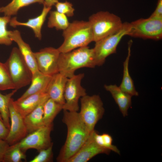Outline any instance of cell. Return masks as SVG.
Here are the masks:
<instances>
[{"label":"cell","mask_w":162,"mask_h":162,"mask_svg":"<svg viewBox=\"0 0 162 162\" xmlns=\"http://www.w3.org/2000/svg\"><path fill=\"white\" fill-rule=\"evenodd\" d=\"M130 25L127 35L155 40L162 38V19L149 16L134 21Z\"/></svg>","instance_id":"obj_8"},{"label":"cell","mask_w":162,"mask_h":162,"mask_svg":"<svg viewBox=\"0 0 162 162\" xmlns=\"http://www.w3.org/2000/svg\"><path fill=\"white\" fill-rule=\"evenodd\" d=\"M44 3L43 4H45L48 7H52L55 5L56 4L58 1V0H44Z\"/></svg>","instance_id":"obj_35"},{"label":"cell","mask_w":162,"mask_h":162,"mask_svg":"<svg viewBox=\"0 0 162 162\" xmlns=\"http://www.w3.org/2000/svg\"><path fill=\"white\" fill-rule=\"evenodd\" d=\"M13 100L11 98L9 105L11 125L8 134L5 140L9 145L20 142L28 133L24 118L14 108Z\"/></svg>","instance_id":"obj_12"},{"label":"cell","mask_w":162,"mask_h":162,"mask_svg":"<svg viewBox=\"0 0 162 162\" xmlns=\"http://www.w3.org/2000/svg\"><path fill=\"white\" fill-rule=\"evenodd\" d=\"M62 121L67 127V136L56 160L58 162H67L80 149L91 132L78 112L63 110Z\"/></svg>","instance_id":"obj_1"},{"label":"cell","mask_w":162,"mask_h":162,"mask_svg":"<svg viewBox=\"0 0 162 162\" xmlns=\"http://www.w3.org/2000/svg\"><path fill=\"white\" fill-rule=\"evenodd\" d=\"M64 41L57 49L60 53L67 52L87 46L93 41L91 26L88 21L75 20L63 31Z\"/></svg>","instance_id":"obj_3"},{"label":"cell","mask_w":162,"mask_h":162,"mask_svg":"<svg viewBox=\"0 0 162 162\" xmlns=\"http://www.w3.org/2000/svg\"><path fill=\"white\" fill-rule=\"evenodd\" d=\"M51 77V76L42 73L39 70L33 74L30 86L17 100H21L34 94L46 93Z\"/></svg>","instance_id":"obj_19"},{"label":"cell","mask_w":162,"mask_h":162,"mask_svg":"<svg viewBox=\"0 0 162 162\" xmlns=\"http://www.w3.org/2000/svg\"><path fill=\"white\" fill-rule=\"evenodd\" d=\"M68 78L59 72L54 74L52 76L46 91L50 98L63 105L65 103L64 91Z\"/></svg>","instance_id":"obj_15"},{"label":"cell","mask_w":162,"mask_h":162,"mask_svg":"<svg viewBox=\"0 0 162 162\" xmlns=\"http://www.w3.org/2000/svg\"><path fill=\"white\" fill-rule=\"evenodd\" d=\"M40 14L34 18L29 19L26 22H21L18 21L16 17L11 18L9 25L15 28L17 26H22L27 27L33 31L36 38L39 40L42 38L41 29L45 21L46 17L50 11L52 7H48L44 4Z\"/></svg>","instance_id":"obj_14"},{"label":"cell","mask_w":162,"mask_h":162,"mask_svg":"<svg viewBox=\"0 0 162 162\" xmlns=\"http://www.w3.org/2000/svg\"><path fill=\"white\" fill-rule=\"evenodd\" d=\"M25 152L20 148L19 142L9 145L4 156L3 162H21L26 160Z\"/></svg>","instance_id":"obj_25"},{"label":"cell","mask_w":162,"mask_h":162,"mask_svg":"<svg viewBox=\"0 0 162 162\" xmlns=\"http://www.w3.org/2000/svg\"><path fill=\"white\" fill-rule=\"evenodd\" d=\"M53 125L44 126L29 133L19 142L21 149L25 152L30 149L38 152L52 145L50 134Z\"/></svg>","instance_id":"obj_10"},{"label":"cell","mask_w":162,"mask_h":162,"mask_svg":"<svg viewBox=\"0 0 162 162\" xmlns=\"http://www.w3.org/2000/svg\"><path fill=\"white\" fill-rule=\"evenodd\" d=\"M105 89L111 94L124 117L128 115V110L131 105L132 96L122 91L116 84L104 85Z\"/></svg>","instance_id":"obj_18"},{"label":"cell","mask_w":162,"mask_h":162,"mask_svg":"<svg viewBox=\"0 0 162 162\" xmlns=\"http://www.w3.org/2000/svg\"><path fill=\"white\" fill-rule=\"evenodd\" d=\"M80 115L90 131L94 130L98 121L103 117L104 109L103 102L98 95L87 94L80 98Z\"/></svg>","instance_id":"obj_7"},{"label":"cell","mask_w":162,"mask_h":162,"mask_svg":"<svg viewBox=\"0 0 162 162\" xmlns=\"http://www.w3.org/2000/svg\"><path fill=\"white\" fill-rule=\"evenodd\" d=\"M14 87L17 90L29 84L32 73L19 49L14 47L4 63Z\"/></svg>","instance_id":"obj_5"},{"label":"cell","mask_w":162,"mask_h":162,"mask_svg":"<svg viewBox=\"0 0 162 162\" xmlns=\"http://www.w3.org/2000/svg\"><path fill=\"white\" fill-rule=\"evenodd\" d=\"M9 89L14 87L5 63L0 62V91Z\"/></svg>","instance_id":"obj_29"},{"label":"cell","mask_w":162,"mask_h":162,"mask_svg":"<svg viewBox=\"0 0 162 162\" xmlns=\"http://www.w3.org/2000/svg\"><path fill=\"white\" fill-rule=\"evenodd\" d=\"M9 131V129L5 125L3 120L0 119V140H5Z\"/></svg>","instance_id":"obj_33"},{"label":"cell","mask_w":162,"mask_h":162,"mask_svg":"<svg viewBox=\"0 0 162 162\" xmlns=\"http://www.w3.org/2000/svg\"><path fill=\"white\" fill-rule=\"evenodd\" d=\"M10 35L13 41L17 44L22 56L32 74L38 70L34 52L32 50L29 44L23 40L19 31L17 30L10 31Z\"/></svg>","instance_id":"obj_16"},{"label":"cell","mask_w":162,"mask_h":162,"mask_svg":"<svg viewBox=\"0 0 162 162\" xmlns=\"http://www.w3.org/2000/svg\"><path fill=\"white\" fill-rule=\"evenodd\" d=\"M132 41L128 43V53L125 60L123 62V76L122 82L119 87L123 91L132 96H138V92L135 89L133 81L129 71V63L131 56V48Z\"/></svg>","instance_id":"obj_21"},{"label":"cell","mask_w":162,"mask_h":162,"mask_svg":"<svg viewBox=\"0 0 162 162\" xmlns=\"http://www.w3.org/2000/svg\"><path fill=\"white\" fill-rule=\"evenodd\" d=\"M11 17L4 15L0 16V45H10L13 42L10 37V31L7 28Z\"/></svg>","instance_id":"obj_28"},{"label":"cell","mask_w":162,"mask_h":162,"mask_svg":"<svg viewBox=\"0 0 162 162\" xmlns=\"http://www.w3.org/2000/svg\"><path fill=\"white\" fill-rule=\"evenodd\" d=\"M94 138L96 143L100 147L120 154L119 150L112 144V138L110 134L106 133L99 134L95 130Z\"/></svg>","instance_id":"obj_27"},{"label":"cell","mask_w":162,"mask_h":162,"mask_svg":"<svg viewBox=\"0 0 162 162\" xmlns=\"http://www.w3.org/2000/svg\"><path fill=\"white\" fill-rule=\"evenodd\" d=\"M89 22L95 42L118 32L123 23L120 17L107 11H100L90 16Z\"/></svg>","instance_id":"obj_4"},{"label":"cell","mask_w":162,"mask_h":162,"mask_svg":"<svg viewBox=\"0 0 162 162\" xmlns=\"http://www.w3.org/2000/svg\"><path fill=\"white\" fill-rule=\"evenodd\" d=\"M150 16L162 19V0H158L155 10Z\"/></svg>","instance_id":"obj_32"},{"label":"cell","mask_w":162,"mask_h":162,"mask_svg":"<svg viewBox=\"0 0 162 162\" xmlns=\"http://www.w3.org/2000/svg\"><path fill=\"white\" fill-rule=\"evenodd\" d=\"M34 52L38 70L40 72L51 76L58 72V61L60 53L57 48L46 47Z\"/></svg>","instance_id":"obj_11"},{"label":"cell","mask_w":162,"mask_h":162,"mask_svg":"<svg viewBox=\"0 0 162 162\" xmlns=\"http://www.w3.org/2000/svg\"><path fill=\"white\" fill-rule=\"evenodd\" d=\"M49 98L48 96L46 97L34 110L24 118L28 133L44 126L43 120L44 106Z\"/></svg>","instance_id":"obj_20"},{"label":"cell","mask_w":162,"mask_h":162,"mask_svg":"<svg viewBox=\"0 0 162 162\" xmlns=\"http://www.w3.org/2000/svg\"><path fill=\"white\" fill-rule=\"evenodd\" d=\"M46 93H40L29 96L21 100H12L15 109L24 118L34 110L47 96Z\"/></svg>","instance_id":"obj_17"},{"label":"cell","mask_w":162,"mask_h":162,"mask_svg":"<svg viewBox=\"0 0 162 162\" xmlns=\"http://www.w3.org/2000/svg\"><path fill=\"white\" fill-rule=\"evenodd\" d=\"M56 10L63 14L68 17H71L74 14V9L72 4L66 1L64 2H57L55 5Z\"/></svg>","instance_id":"obj_31"},{"label":"cell","mask_w":162,"mask_h":162,"mask_svg":"<svg viewBox=\"0 0 162 162\" xmlns=\"http://www.w3.org/2000/svg\"><path fill=\"white\" fill-rule=\"evenodd\" d=\"M9 146L5 140H0V162H3L5 152Z\"/></svg>","instance_id":"obj_34"},{"label":"cell","mask_w":162,"mask_h":162,"mask_svg":"<svg viewBox=\"0 0 162 162\" xmlns=\"http://www.w3.org/2000/svg\"><path fill=\"white\" fill-rule=\"evenodd\" d=\"M84 76L83 73L74 75L68 78L64 93L65 103L63 110L70 112H78L80 98L86 95V90L81 85V82Z\"/></svg>","instance_id":"obj_9"},{"label":"cell","mask_w":162,"mask_h":162,"mask_svg":"<svg viewBox=\"0 0 162 162\" xmlns=\"http://www.w3.org/2000/svg\"><path fill=\"white\" fill-rule=\"evenodd\" d=\"M130 28V23L124 22L118 32L95 42L93 49L96 66L102 65L108 56L116 53L118 44L122 38L127 35Z\"/></svg>","instance_id":"obj_6"},{"label":"cell","mask_w":162,"mask_h":162,"mask_svg":"<svg viewBox=\"0 0 162 162\" xmlns=\"http://www.w3.org/2000/svg\"><path fill=\"white\" fill-rule=\"evenodd\" d=\"M63 105L49 98L44 106L43 122L44 126L53 124V122L58 114L63 109Z\"/></svg>","instance_id":"obj_22"},{"label":"cell","mask_w":162,"mask_h":162,"mask_svg":"<svg viewBox=\"0 0 162 162\" xmlns=\"http://www.w3.org/2000/svg\"><path fill=\"white\" fill-rule=\"evenodd\" d=\"M53 144L48 148L38 151L39 154L30 162H49L52 161Z\"/></svg>","instance_id":"obj_30"},{"label":"cell","mask_w":162,"mask_h":162,"mask_svg":"<svg viewBox=\"0 0 162 162\" xmlns=\"http://www.w3.org/2000/svg\"><path fill=\"white\" fill-rule=\"evenodd\" d=\"M44 3V0H12L6 5L0 7V13L11 17L16 15L20 9L23 7L34 3L43 4Z\"/></svg>","instance_id":"obj_23"},{"label":"cell","mask_w":162,"mask_h":162,"mask_svg":"<svg viewBox=\"0 0 162 162\" xmlns=\"http://www.w3.org/2000/svg\"><path fill=\"white\" fill-rule=\"evenodd\" d=\"M96 66L93 48L86 46L60 53L58 61V72L68 78L75 75L81 68H94Z\"/></svg>","instance_id":"obj_2"},{"label":"cell","mask_w":162,"mask_h":162,"mask_svg":"<svg viewBox=\"0 0 162 162\" xmlns=\"http://www.w3.org/2000/svg\"><path fill=\"white\" fill-rule=\"evenodd\" d=\"M49 13L47 22L48 28H55L57 30L63 31L68 27L70 23L65 15L56 10L50 11Z\"/></svg>","instance_id":"obj_24"},{"label":"cell","mask_w":162,"mask_h":162,"mask_svg":"<svg viewBox=\"0 0 162 162\" xmlns=\"http://www.w3.org/2000/svg\"><path fill=\"white\" fill-rule=\"evenodd\" d=\"M16 91L14 89L11 92L6 95L2 94L0 92V113L4 123L9 129L10 127L9 104L12 96Z\"/></svg>","instance_id":"obj_26"},{"label":"cell","mask_w":162,"mask_h":162,"mask_svg":"<svg viewBox=\"0 0 162 162\" xmlns=\"http://www.w3.org/2000/svg\"><path fill=\"white\" fill-rule=\"evenodd\" d=\"M94 131L91 132L81 148L67 162H86L98 154L110 153V150L100 147L96 143L94 138Z\"/></svg>","instance_id":"obj_13"},{"label":"cell","mask_w":162,"mask_h":162,"mask_svg":"<svg viewBox=\"0 0 162 162\" xmlns=\"http://www.w3.org/2000/svg\"><path fill=\"white\" fill-rule=\"evenodd\" d=\"M0 119L2 120L0 113Z\"/></svg>","instance_id":"obj_36"}]
</instances>
